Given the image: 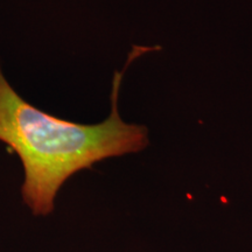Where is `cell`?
<instances>
[{
    "mask_svg": "<svg viewBox=\"0 0 252 252\" xmlns=\"http://www.w3.org/2000/svg\"><path fill=\"white\" fill-rule=\"evenodd\" d=\"M153 49L133 46L124 69L113 76L109 117L98 124L69 122L32 105L11 86L0 61V141L20 159L21 198L34 216L52 215L61 188L78 172L149 146V130L122 119L118 96L131 62Z\"/></svg>",
    "mask_w": 252,
    "mask_h": 252,
    "instance_id": "1",
    "label": "cell"
}]
</instances>
